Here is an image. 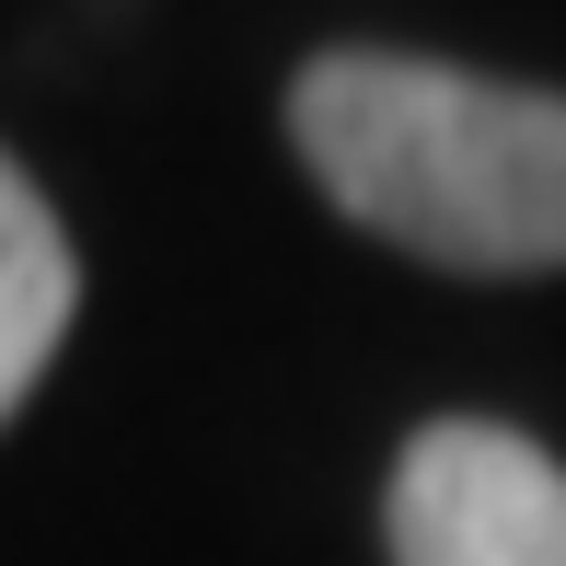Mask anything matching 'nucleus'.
<instances>
[{
  "mask_svg": "<svg viewBox=\"0 0 566 566\" xmlns=\"http://www.w3.org/2000/svg\"><path fill=\"white\" fill-rule=\"evenodd\" d=\"M290 150L370 243L451 277L566 266V93L405 46H324L290 82Z\"/></svg>",
  "mask_w": 566,
  "mask_h": 566,
  "instance_id": "obj_1",
  "label": "nucleus"
},
{
  "mask_svg": "<svg viewBox=\"0 0 566 566\" xmlns=\"http://www.w3.org/2000/svg\"><path fill=\"white\" fill-rule=\"evenodd\" d=\"M70 313H82L70 231L46 209V186L0 150V428L23 417V394L46 381V358L70 347Z\"/></svg>",
  "mask_w": 566,
  "mask_h": 566,
  "instance_id": "obj_3",
  "label": "nucleus"
},
{
  "mask_svg": "<svg viewBox=\"0 0 566 566\" xmlns=\"http://www.w3.org/2000/svg\"><path fill=\"white\" fill-rule=\"evenodd\" d=\"M394 566H566V462L497 417H440L394 462Z\"/></svg>",
  "mask_w": 566,
  "mask_h": 566,
  "instance_id": "obj_2",
  "label": "nucleus"
}]
</instances>
